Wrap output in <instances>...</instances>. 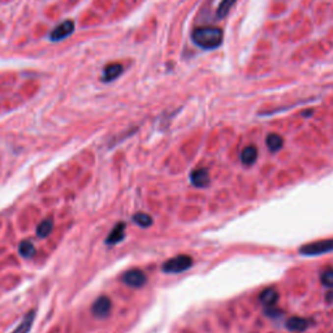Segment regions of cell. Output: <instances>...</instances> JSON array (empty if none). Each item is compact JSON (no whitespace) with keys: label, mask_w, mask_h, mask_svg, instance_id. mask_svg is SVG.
<instances>
[{"label":"cell","mask_w":333,"mask_h":333,"mask_svg":"<svg viewBox=\"0 0 333 333\" xmlns=\"http://www.w3.org/2000/svg\"><path fill=\"white\" fill-rule=\"evenodd\" d=\"M122 282L130 288H142L147 282V276L144 275L143 271L134 268V270L126 271L125 274L122 275Z\"/></svg>","instance_id":"obj_4"},{"label":"cell","mask_w":333,"mask_h":333,"mask_svg":"<svg viewBox=\"0 0 333 333\" xmlns=\"http://www.w3.org/2000/svg\"><path fill=\"white\" fill-rule=\"evenodd\" d=\"M266 314L270 316V318H278L280 315L282 314L281 310H278V307H275V306H267Z\"/></svg>","instance_id":"obj_20"},{"label":"cell","mask_w":333,"mask_h":333,"mask_svg":"<svg viewBox=\"0 0 333 333\" xmlns=\"http://www.w3.org/2000/svg\"><path fill=\"white\" fill-rule=\"evenodd\" d=\"M258 159V148L255 146H248L241 152V162L244 166H252Z\"/></svg>","instance_id":"obj_12"},{"label":"cell","mask_w":333,"mask_h":333,"mask_svg":"<svg viewBox=\"0 0 333 333\" xmlns=\"http://www.w3.org/2000/svg\"><path fill=\"white\" fill-rule=\"evenodd\" d=\"M133 222L137 224L138 226H141V228H148V226L152 225V218L150 215L143 214V212H138L133 216Z\"/></svg>","instance_id":"obj_17"},{"label":"cell","mask_w":333,"mask_h":333,"mask_svg":"<svg viewBox=\"0 0 333 333\" xmlns=\"http://www.w3.org/2000/svg\"><path fill=\"white\" fill-rule=\"evenodd\" d=\"M190 181L195 188H207L210 185V173L206 168H196L190 173Z\"/></svg>","instance_id":"obj_7"},{"label":"cell","mask_w":333,"mask_h":333,"mask_svg":"<svg viewBox=\"0 0 333 333\" xmlns=\"http://www.w3.org/2000/svg\"><path fill=\"white\" fill-rule=\"evenodd\" d=\"M323 285L327 288H333V268H326L320 275Z\"/></svg>","instance_id":"obj_19"},{"label":"cell","mask_w":333,"mask_h":333,"mask_svg":"<svg viewBox=\"0 0 333 333\" xmlns=\"http://www.w3.org/2000/svg\"><path fill=\"white\" fill-rule=\"evenodd\" d=\"M193 41L202 48L212 50L222 45V31L215 26H203L193 31Z\"/></svg>","instance_id":"obj_1"},{"label":"cell","mask_w":333,"mask_h":333,"mask_svg":"<svg viewBox=\"0 0 333 333\" xmlns=\"http://www.w3.org/2000/svg\"><path fill=\"white\" fill-rule=\"evenodd\" d=\"M333 251V238L330 240H320L311 242V244L304 245L300 249L301 255L306 256H315V255H322L326 252Z\"/></svg>","instance_id":"obj_3"},{"label":"cell","mask_w":333,"mask_h":333,"mask_svg":"<svg viewBox=\"0 0 333 333\" xmlns=\"http://www.w3.org/2000/svg\"><path fill=\"white\" fill-rule=\"evenodd\" d=\"M35 314H37V311L35 310L29 311V312L24 316L23 322L20 323L19 327L16 328L13 333H29L30 328L33 326L34 319H35Z\"/></svg>","instance_id":"obj_13"},{"label":"cell","mask_w":333,"mask_h":333,"mask_svg":"<svg viewBox=\"0 0 333 333\" xmlns=\"http://www.w3.org/2000/svg\"><path fill=\"white\" fill-rule=\"evenodd\" d=\"M259 301L264 306H274L278 301V292L275 288L264 289L259 294Z\"/></svg>","instance_id":"obj_11"},{"label":"cell","mask_w":333,"mask_h":333,"mask_svg":"<svg viewBox=\"0 0 333 333\" xmlns=\"http://www.w3.org/2000/svg\"><path fill=\"white\" fill-rule=\"evenodd\" d=\"M112 301L107 296H100L91 306V312L96 319H106L111 314Z\"/></svg>","instance_id":"obj_5"},{"label":"cell","mask_w":333,"mask_h":333,"mask_svg":"<svg viewBox=\"0 0 333 333\" xmlns=\"http://www.w3.org/2000/svg\"><path fill=\"white\" fill-rule=\"evenodd\" d=\"M125 237V222H117L113 229L108 234L107 240H106V244L107 245H116L121 242Z\"/></svg>","instance_id":"obj_8"},{"label":"cell","mask_w":333,"mask_h":333,"mask_svg":"<svg viewBox=\"0 0 333 333\" xmlns=\"http://www.w3.org/2000/svg\"><path fill=\"white\" fill-rule=\"evenodd\" d=\"M266 143L267 146H268V148H270V151L276 152L282 148V146H284V139H282L281 136H278V134L271 133L268 134V137H267Z\"/></svg>","instance_id":"obj_14"},{"label":"cell","mask_w":333,"mask_h":333,"mask_svg":"<svg viewBox=\"0 0 333 333\" xmlns=\"http://www.w3.org/2000/svg\"><path fill=\"white\" fill-rule=\"evenodd\" d=\"M327 301H333V293L327 294Z\"/></svg>","instance_id":"obj_21"},{"label":"cell","mask_w":333,"mask_h":333,"mask_svg":"<svg viewBox=\"0 0 333 333\" xmlns=\"http://www.w3.org/2000/svg\"><path fill=\"white\" fill-rule=\"evenodd\" d=\"M52 228H54V219L52 218L45 219V220L38 225L37 236L41 238H46L48 234L51 233Z\"/></svg>","instance_id":"obj_16"},{"label":"cell","mask_w":333,"mask_h":333,"mask_svg":"<svg viewBox=\"0 0 333 333\" xmlns=\"http://www.w3.org/2000/svg\"><path fill=\"white\" fill-rule=\"evenodd\" d=\"M122 65L119 63H112L108 64L107 67L104 68L103 72V81L104 82H111L113 80L119 77L120 74L122 73Z\"/></svg>","instance_id":"obj_9"},{"label":"cell","mask_w":333,"mask_h":333,"mask_svg":"<svg viewBox=\"0 0 333 333\" xmlns=\"http://www.w3.org/2000/svg\"><path fill=\"white\" fill-rule=\"evenodd\" d=\"M285 326L289 331H293V332H304V331L307 330L308 322L306 319L300 318V316H292L286 320Z\"/></svg>","instance_id":"obj_10"},{"label":"cell","mask_w":333,"mask_h":333,"mask_svg":"<svg viewBox=\"0 0 333 333\" xmlns=\"http://www.w3.org/2000/svg\"><path fill=\"white\" fill-rule=\"evenodd\" d=\"M19 254L23 256V258H25V259L33 258V256L35 255V246L28 240L21 241L19 245Z\"/></svg>","instance_id":"obj_15"},{"label":"cell","mask_w":333,"mask_h":333,"mask_svg":"<svg viewBox=\"0 0 333 333\" xmlns=\"http://www.w3.org/2000/svg\"><path fill=\"white\" fill-rule=\"evenodd\" d=\"M193 266V259L189 255H177L166 260L162 267L166 274H181L185 272Z\"/></svg>","instance_id":"obj_2"},{"label":"cell","mask_w":333,"mask_h":333,"mask_svg":"<svg viewBox=\"0 0 333 333\" xmlns=\"http://www.w3.org/2000/svg\"><path fill=\"white\" fill-rule=\"evenodd\" d=\"M74 31V23L73 20H65L63 24H60L52 30V33L50 34V39L52 42H59L61 39H65Z\"/></svg>","instance_id":"obj_6"},{"label":"cell","mask_w":333,"mask_h":333,"mask_svg":"<svg viewBox=\"0 0 333 333\" xmlns=\"http://www.w3.org/2000/svg\"><path fill=\"white\" fill-rule=\"evenodd\" d=\"M236 1H237V0H222V3H220V5H219V8H218L219 19L225 17V16L229 13L230 8L233 7Z\"/></svg>","instance_id":"obj_18"}]
</instances>
